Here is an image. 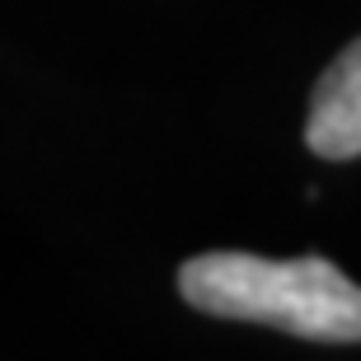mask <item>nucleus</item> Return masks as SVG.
<instances>
[{
  "mask_svg": "<svg viewBox=\"0 0 361 361\" xmlns=\"http://www.w3.org/2000/svg\"><path fill=\"white\" fill-rule=\"evenodd\" d=\"M178 295L212 319L268 324L310 343H361V286L314 254H197L178 268Z\"/></svg>",
  "mask_w": 361,
  "mask_h": 361,
  "instance_id": "f257e3e1",
  "label": "nucleus"
},
{
  "mask_svg": "<svg viewBox=\"0 0 361 361\" xmlns=\"http://www.w3.org/2000/svg\"><path fill=\"white\" fill-rule=\"evenodd\" d=\"M305 146L324 160H357L361 155V38L348 42L329 61L310 94Z\"/></svg>",
  "mask_w": 361,
  "mask_h": 361,
  "instance_id": "f03ea898",
  "label": "nucleus"
}]
</instances>
